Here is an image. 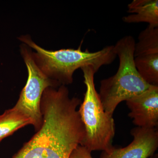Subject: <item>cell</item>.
Here are the masks:
<instances>
[{
	"mask_svg": "<svg viewBox=\"0 0 158 158\" xmlns=\"http://www.w3.org/2000/svg\"><path fill=\"white\" fill-rule=\"evenodd\" d=\"M69 158H92L90 151L80 144L72 152Z\"/></svg>",
	"mask_w": 158,
	"mask_h": 158,
	"instance_id": "obj_12",
	"label": "cell"
},
{
	"mask_svg": "<svg viewBox=\"0 0 158 158\" xmlns=\"http://www.w3.org/2000/svg\"><path fill=\"white\" fill-rule=\"evenodd\" d=\"M32 125L31 118L15 107L0 115V142L21 128Z\"/></svg>",
	"mask_w": 158,
	"mask_h": 158,
	"instance_id": "obj_9",
	"label": "cell"
},
{
	"mask_svg": "<svg viewBox=\"0 0 158 158\" xmlns=\"http://www.w3.org/2000/svg\"><path fill=\"white\" fill-rule=\"evenodd\" d=\"M19 39L35 51L32 52V56L40 70L61 85L72 84L74 73L78 69L90 66L97 73L102 66L112 63L117 56L114 45L107 46L95 52L87 49L82 51L81 45L77 49L49 51L36 44L28 35L21 36Z\"/></svg>",
	"mask_w": 158,
	"mask_h": 158,
	"instance_id": "obj_2",
	"label": "cell"
},
{
	"mask_svg": "<svg viewBox=\"0 0 158 158\" xmlns=\"http://www.w3.org/2000/svg\"><path fill=\"white\" fill-rule=\"evenodd\" d=\"M135 43L131 36L117 41L114 46L119 60L118 70L114 75L101 81L99 96L105 111L112 116L120 102L141 94L152 86L142 79L135 66Z\"/></svg>",
	"mask_w": 158,
	"mask_h": 158,
	"instance_id": "obj_3",
	"label": "cell"
},
{
	"mask_svg": "<svg viewBox=\"0 0 158 158\" xmlns=\"http://www.w3.org/2000/svg\"><path fill=\"white\" fill-rule=\"evenodd\" d=\"M20 52L28 71V79L14 107L31 118L37 131L42 124L41 104L44 91L49 87L57 88L61 84L45 75L35 63L31 48L23 43Z\"/></svg>",
	"mask_w": 158,
	"mask_h": 158,
	"instance_id": "obj_5",
	"label": "cell"
},
{
	"mask_svg": "<svg viewBox=\"0 0 158 158\" xmlns=\"http://www.w3.org/2000/svg\"><path fill=\"white\" fill-rule=\"evenodd\" d=\"M128 12L131 14L123 18L125 23H146L158 27V0H133L128 5Z\"/></svg>",
	"mask_w": 158,
	"mask_h": 158,
	"instance_id": "obj_8",
	"label": "cell"
},
{
	"mask_svg": "<svg viewBox=\"0 0 158 158\" xmlns=\"http://www.w3.org/2000/svg\"><path fill=\"white\" fill-rule=\"evenodd\" d=\"M86 92L84 101L78 112L85 130L82 146L90 152L103 151L108 152L113 146L112 141L115 134V125L113 116L105 111L94 82L96 72L93 67L82 69Z\"/></svg>",
	"mask_w": 158,
	"mask_h": 158,
	"instance_id": "obj_4",
	"label": "cell"
},
{
	"mask_svg": "<svg viewBox=\"0 0 158 158\" xmlns=\"http://www.w3.org/2000/svg\"><path fill=\"white\" fill-rule=\"evenodd\" d=\"M81 103L63 88L44 90L40 104L42 125L12 158H69L85 136L77 110Z\"/></svg>",
	"mask_w": 158,
	"mask_h": 158,
	"instance_id": "obj_1",
	"label": "cell"
},
{
	"mask_svg": "<svg viewBox=\"0 0 158 158\" xmlns=\"http://www.w3.org/2000/svg\"><path fill=\"white\" fill-rule=\"evenodd\" d=\"M128 116L137 127L155 128L158 125V86H151L143 93L126 101Z\"/></svg>",
	"mask_w": 158,
	"mask_h": 158,
	"instance_id": "obj_7",
	"label": "cell"
},
{
	"mask_svg": "<svg viewBox=\"0 0 158 158\" xmlns=\"http://www.w3.org/2000/svg\"><path fill=\"white\" fill-rule=\"evenodd\" d=\"M134 63L138 73L146 83L158 86V53L134 57Z\"/></svg>",
	"mask_w": 158,
	"mask_h": 158,
	"instance_id": "obj_10",
	"label": "cell"
},
{
	"mask_svg": "<svg viewBox=\"0 0 158 158\" xmlns=\"http://www.w3.org/2000/svg\"><path fill=\"white\" fill-rule=\"evenodd\" d=\"M154 53H158V27L148 25L138 36V41L135 44L134 57Z\"/></svg>",
	"mask_w": 158,
	"mask_h": 158,
	"instance_id": "obj_11",
	"label": "cell"
},
{
	"mask_svg": "<svg viewBox=\"0 0 158 158\" xmlns=\"http://www.w3.org/2000/svg\"><path fill=\"white\" fill-rule=\"evenodd\" d=\"M132 142L127 147H113L108 152L103 151L100 158H148L158 147V131L155 128L136 127L131 131Z\"/></svg>",
	"mask_w": 158,
	"mask_h": 158,
	"instance_id": "obj_6",
	"label": "cell"
}]
</instances>
